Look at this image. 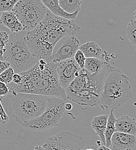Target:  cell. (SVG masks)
I'll return each mask as SVG.
<instances>
[{"label":"cell","mask_w":136,"mask_h":150,"mask_svg":"<svg viewBox=\"0 0 136 150\" xmlns=\"http://www.w3.org/2000/svg\"><path fill=\"white\" fill-rule=\"evenodd\" d=\"M26 32L23 30L9 34L0 59L8 62L10 67L13 68L15 74L28 71L34 66L37 61L26 44L25 40Z\"/></svg>","instance_id":"8992f818"},{"label":"cell","mask_w":136,"mask_h":150,"mask_svg":"<svg viewBox=\"0 0 136 150\" xmlns=\"http://www.w3.org/2000/svg\"><path fill=\"white\" fill-rule=\"evenodd\" d=\"M111 150L109 147H107L105 145H100L98 148V150Z\"/></svg>","instance_id":"4dcf8cb0"},{"label":"cell","mask_w":136,"mask_h":150,"mask_svg":"<svg viewBox=\"0 0 136 150\" xmlns=\"http://www.w3.org/2000/svg\"><path fill=\"white\" fill-rule=\"evenodd\" d=\"M80 50L86 58H97L101 57L103 51L99 45L95 41L87 42L79 47Z\"/></svg>","instance_id":"e0dca14e"},{"label":"cell","mask_w":136,"mask_h":150,"mask_svg":"<svg viewBox=\"0 0 136 150\" xmlns=\"http://www.w3.org/2000/svg\"><path fill=\"white\" fill-rule=\"evenodd\" d=\"M9 67L10 64L8 62L0 59V74Z\"/></svg>","instance_id":"83f0119b"},{"label":"cell","mask_w":136,"mask_h":150,"mask_svg":"<svg viewBox=\"0 0 136 150\" xmlns=\"http://www.w3.org/2000/svg\"><path fill=\"white\" fill-rule=\"evenodd\" d=\"M114 110H111L110 114L108 117L107 122V127L104 133L105 140V146L108 147L111 146V139L113 134L116 132L115 129V122L117 118L113 112Z\"/></svg>","instance_id":"ac0fdd59"},{"label":"cell","mask_w":136,"mask_h":150,"mask_svg":"<svg viewBox=\"0 0 136 150\" xmlns=\"http://www.w3.org/2000/svg\"><path fill=\"white\" fill-rule=\"evenodd\" d=\"M113 150H132L136 144V136L115 132L111 139Z\"/></svg>","instance_id":"7c38bea8"},{"label":"cell","mask_w":136,"mask_h":150,"mask_svg":"<svg viewBox=\"0 0 136 150\" xmlns=\"http://www.w3.org/2000/svg\"><path fill=\"white\" fill-rule=\"evenodd\" d=\"M48 9L41 0H19L12 12L29 31L36 27L45 18Z\"/></svg>","instance_id":"ba28073f"},{"label":"cell","mask_w":136,"mask_h":150,"mask_svg":"<svg viewBox=\"0 0 136 150\" xmlns=\"http://www.w3.org/2000/svg\"><path fill=\"white\" fill-rule=\"evenodd\" d=\"M57 65L58 63L40 59L28 71L19 73L21 77L19 84L11 82L7 85L16 93L55 96L67 100L65 90L58 83Z\"/></svg>","instance_id":"7a4b0ae2"},{"label":"cell","mask_w":136,"mask_h":150,"mask_svg":"<svg viewBox=\"0 0 136 150\" xmlns=\"http://www.w3.org/2000/svg\"><path fill=\"white\" fill-rule=\"evenodd\" d=\"M46 8L53 15L67 19H74L78 16L79 12L68 13L64 11L60 6L58 0H41Z\"/></svg>","instance_id":"9a60e30c"},{"label":"cell","mask_w":136,"mask_h":150,"mask_svg":"<svg viewBox=\"0 0 136 150\" xmlns=\"http://www.w3.org/2000/svg\"><path fill=\"white\" fill-rule=\"evenodd\" d=\"M136 12L133 13V18L128 23L126 27V36L130 42L133 45H136Z\"/></svg>","instance_id":"44dd1931"},{"label":"cell","mask_w":136,"mask_h":150,"mask_svg":"<svg viewBox=\"0 0 136 150\" xmlns=\"http://www.w3.org/2000/svg\"><path fill=\"white\" fill-rule=\"evenodd\" d=\"M1 98L2 105L9 118L20 125L39 116L47 105V96L44 95L10 90L9 94Z\"/></svg>","instance_id":"277c9868"},{"label":"cell","mask_w":136,"mask_h":150,"mask_svg":"<svg viewBox=\"0 0 136 150\" xmlns=\"http://www.w3.org/2000/svg\"><path fill=\"white\" fill-rule=\"evenodd\" d=\"M113 67L104 61L100 71L95 74L81 69L77 77L65 89L67 99L79 105L94 107L98 105L105 77Z\"/></svg>","instance_id":"3957f363"},{"label":"cell","mask_w":136,"mask_h":150,"mask_svg":"<svg viewBox=\"0 0 136 150\" xmlns=\"http://www.w3.org/2000/svg\"><path fill=\"white\" fill-rule=\"evenodd\" d=\"M19 0H0V12L12 11Z\"/></svg>","instance_id":"cb8c5ba5"},{"label":"cell","mask_w":136,"mask_h":150,"mask_svg":"<svg viewBox=\"0 0 136 150\" xmlns=\"http://www.w3.org/2000/svg\"><path fill=\"white\" fill-rule=\"evenodd\" d=\"M9 118L5 112L2 105V98L0 97V124L4 125L9 121Z\"/></svg>","instance_id":"484cf974"},{"label":"cell","mask_w":136,"mask_h":150,"mask_svg":"<svg viewBox=\"0 0 136 150\" xmlns=\"http://www.w3.org/2000/svg\"><path fill=\"white\" fill-rule=\"evenodd\" d=\"M14 74L15 72L13 68L10 67L0 74V81L6 84H8L12 82Z\"/></svg>","instance_id":"603a6c76"},{"label":"cell","mask_w":136,"mask_h":150,"mask_svg":"<svg viewBox=\"0 0 136 150\" xmlns=\"http://www.w3.org/2000/svg\"><path fill=\"white\" fill-rule=\"evenodd\" d=\"M42 146L47 150H82L85 147V141L79 134L62 131L48 137Z\"/></svg>","instance_id":"9c48e42d"},{"label":"cell","mask_w":136,"mask_h":150,"mask_svg":"<svg viewBox=\"0 0 136 150\" xmlns=\"http://www.w3.org/2000/svg\"><path fill=\"white\" fill-rule=\"evenodd\" d=\"M80 29L74 20L57 16L48 10L39 24L26 32L25 40L37 61L43 59L48 62L58 40L66 35H75Z\"/></svg>","instance_id":"6da1fadb"},{"label":"cell","mask_w":136,"mask_h":150,"mask_svg":"<svg viewBox=\"0 0 136 150\" xmlns=\"http://www.w3.org/2000/svg\"><path fill=\"white\" fill-rule=\"evenodd\" d=\"M74 58L75 61V62H77V64H78L79 67L80 69H83L84 68V65H85V59H86V57L84 56L83 53L78 49L77 51V52L75 53Z\"/></svg>","instance_id":"d4e9b609"},{"label":"cell","mask_w":136,"mask_h":150,"mask_svg":"<svg viewBox=\"0 0 136 150\" xmlns=\"http://www.w3.org/2000/svg\"><path fill=\"white\" fill-rule=\"evenodd\" d=\"M115 126L116 132L136 136V120L129 115H123L119 117L116 120Z\"/></svg>","instance_id":"4fadbf2b"},{"label":"cell","mask_w":136,"mask_h":150,"mask_svg":"<svg viewBox=\"0 0 136 150\" xmlns=\"http://www.w3.org/2000/svg\"><path fill=\"white\" fill-rule=\"evenodd\" d=\"M82 150H95V149H93V148H90V147H87L85 149V147Z\"/></svg>","instance_id":"d6a6232c"},{"label":"cell","mask_w":136,"mask_h":150,"mask_svg":"<svg viewBox=\"0 0 136 150\" xmlns=\"http://www.w3.org/2000/svg\"><path fill=\"white\" fill-rule=\"evenodd\" d=\"M132 97L129 78L113 67L105 77L98 105L103 110H117Z\"/></svg>","instance_id":"5b68a950"},{"label":"cell","mask_w":136,"mask_h":150,"mask_svg":"<svg viewBox=\"0 0 136 150\" xmlns=\"http://www.w3.org/2000/svg\"><path fill=\"white\" fill-rule=\"evenodd\" d=\"M10 90L8 86L0 81V97L5 96L9 94Z\"/></svg>","instance_id":"4316f807"},{"label":"cell","mask_w":136,"mask_h":150,"mask_svg":"<svg viewBox=\"0 0 136 150\" xmlns=\"http://www.w3.org/2000/svg\"><path fill=\"white\" fill-rule=\"evenodd\" d=\"M21 77L19 74H15L13 76L12 82L15 84H19L21 81Z\"/></svg>","instance_id":"f1b7e54d"},{"label":"cell","mask_w":136,"mask_h":150,"mask_svg":"<svg viewBox=\"0 0 136 150\" xmlns=\"http://www.w3.org/2000/svg\"><path fill=\"white\" fill-rule=\"evenodd\" d=\"M61 8L68 13L79 12L82 0H58Z\"/></svg>","instance_id":"d6986e66"},{"label":"cell","mask_w":136,"mask_h":150,"mask_svg":"<svg viewBox=\"0 0 136 150\" xmlns=\"http://www.w3.org/2000/svg\"><path fill=\"white\" fill-rule=\"evenodd\" d=\"M0 23L11 33H18L24 30L23 25L12 11L2 12L0 16Z\"/></svg>","instance_id":"5bb4252c"},{"label":"cell","mask_w":136,"mask_h":150,"mask_svg":"<svg viewBox=\"0 0 136 150\" xmlns=\"http://www.w3.org/2000/svg\"><path fill=\"white\" fill-rule=\"evenodd\" d=\"M108 115H100L95 117L92 121V127L96 132L104 145L105 146L104 133L106 129Z\"/></svg>","instance_id":"2e32d148"},{"label":"cell","mask_w":136,"mask_h":150,"mask_svg":"<svg viewBox=\"0 0 136 150\" xmlns=\"http://www.w3.org/2000/svg\"><path fill=\"white\" fill-rule=\"evenodd\" d=\"M80 69L74 57L58 62L56 72L60 86L65 90L78 76Z\"/></svg>","instance_id":"8fae6325"},{"label":"cell","mask_w":136,"mask_h":150,"mask_svg":"<svg viewBox=\"0 0 136 150\" xmlns=\"http://www.w3.org/2000/svg\"><path fill=\"white\" fill-rule=\"evenodd\" d=\"M34 150H47L46 149H45L43 146H36L34 148Z\"/></svg>","instance_id":"1f68e13d"},{"label":"cell","mask_w":136,"mask_h":150,"mask_svg":"<svg viewBox=\"0 0 136 150\" xmlns=\"http://www.w3.org/2000/svg\"><path fill=\"white\" fill-rule=\"evenodd\" d=\"M66 100L55 96H47V105L45 111L39 116L28 120L21 125L28 131H48L58 125L65 111Z\"/></svg>","instance_id":"52a82bcc"},{"label":"cell","mask_w":136,"mask_h":150,"mask_svg":"<svg viewBox=\"0 0 136 150\" xmlns=\"http://www.w3.org/2000/svg\"><path fill=\"white\" fill-rule=\"evenodd\" d=\"M79 46V41L74 35H66L60 38L55 44L48 62L58 63L74 57Z\"/></svg>","instance_id":"30bf717a"},{"label":"cell","mask_w":136,"mask_h":150,"mask_svg":"<svg viewBox=\"0 0 136 150\" xmlns=\"http://www.w3.org/2000/svg\"><path fill=\"white\" fill-rule=\"evenodd\" d=\"M11 31L0 23V59L1 58L4 47L8 42Z\"/></svg>","instance_id":"7402d4cb"},{"label":"cell","mask_w":136,"mask_h":150,"mask_svg":"<svg viewBox=\"0 0 136 150\" xmlns=\"http://www.w3.org/2000/svg\"><path fill=\"white\" fill-rule=\"evenodd\" d=\"M104 61L97 58H86L85 62L84 69L90 74L98 72L103 66Z\"/></svg>","instance_id":"ffe728a7"},{"label":"cell","mask_w":136,"mask_h":150,"mask_svg":"<svg viewBox=\"0 0 136 150\" xmlns=\"http://www.w3.org/2000/svg\"><path fill=\"white\" fill-rule=\"evenodd\" d=\"M64 109H65V110H71L73 109V106L71 103H67L65 104Z\"/></svg>","instance_id":"f546056e"}]
</instances>
